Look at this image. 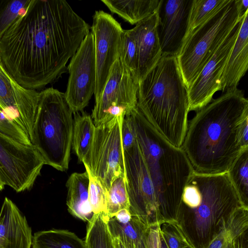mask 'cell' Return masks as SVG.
<instances>
[{
	"mask_svg": "<svg viewBox=\"0 0 248 248\" xmlns=\"http://www.w3.org/2000/svg\"><path fill=\"white\" fill-rule=\"evenodd\" d=\"M45 161L33 145H26L0 131V180L17 192L31 189Z\"/></svg>",
	"mask_w": 248,
	"mask_h": 248,
	"instance_id": "9",
	"label": "cell"
},
{
	"mask_svg": "<svg viewBox=\"0 0 248 248\" xmlns=\"http://www.w3.org/2000/svg\"><path fill=\"white\" fill-rule=\"evenodd\" d=\"M193 176L202 196L200 205L191 209L195 215V230L200 238L206 239L232 210L245 205L241 201L227 172L208 175L194 171Z\"/></svg>",
	"mask_w": 248,
	"mask_h": 248,
	"instance_id": "7",
	"label": "cell"
},
{
	"mask_svg": "<svg viewBox=\"0 0 248 248\" xmlns=\"http://www.w3.org/2000/svg\"><path fill=\"white\" fill-rule=\"evenodd\" d=\"M64 93L52 87L39 93L32 145L45 164L63 171L68 169L74 120Z\"/></svg>",
	"mask_w": 248,
	"mask_h": 248,
	"instance_id": "5",
	"label": "cell"
},
{
	"mask_svg": "<svg viewBox=\"0 0 248 248\" xmlns=\"http://www.w3.org/2000/svg\"><path fill=\"white\" fill-rule=\"evenodd\" d=\"M89 176L84 172L71 174L66 183V205L68 212L73 217L87 222L93 214L88 199Z\"/></svg>",
	"mask_w": 248,
	"mask_h": 248,
	"instance_id": "20",
	"label": "cell"
},
{
	"mask_svg": "<svg viewBox=\"0 0 248 248\" xmlns=\"http://www.w3.org/2000/svg\"><path fill=\"white\" fill-rule=\"evenodd\" d=\"M228 248H246V245L241 237L233 241Z\"/></svg>",
	"mask_w": 248,
	"mask_h": 248,
	"instance_id": "38",
	"label": "cell"
},
{
	"mask_svg": "<svg viewBox=\"0 0 248 248\" xmlns=\"http://www.w3.org/2000/svg\"><path fill=\"white\" fill-rule=\"evenodd\" d=\"M113 14H116L131 25L148 17L159 6L161 0H102Z\"/></svg>",
	"mask_w": 248,
	"mask_h": 248,
	"instance_id": "22",
	"label": "cell"
},
{
	"mask_svg": "<svg viewBox=\"0 0 248 248\" xmlns=\"http://www.w3.org/2000/svg\"><path fill=\"white\" fill-rule=\"evenodd\" d=\"M39 93L20 85L0 61V111L21 127L31 142Z\"/></svg>",
	"mask_w": 248,
	"mask_h": 248,
	"instance_id": "14",
	"label": "cell"
},
{
	"mask_svg": "<svg viewBox=\"0 0 248 248\" xmlns=\"http://www.w3.org/2000/svg\"><path fill=\"white\" fill-rule=\"evenodd\" d=\"M242 202L248 206V148L244 150L227 172Z\"/></svg>",
	"mask_w": 248,
	"mask_h": 248,
	"instance_id": "27",
	"label": "cell"
},
{
	"mask_svg": "<svg viewBox=\"0 0 248 248\" xmlns=\"http://www.w3.org/2000/svg\"><path fill=\"white\" fill-rule=\"evenodd\" d=\"M231 232L224 224L223 220L219 225V229L213 234L206 248H228L235 241Z\"/></svg>",
	"mask_w": 248,
	"mask_h": 248,
	"instance_id": "34",
	"label": "cell"
},
{
	"mask_svg": "<svg viewBox=\"0 0 248 248\" xmlns=\"http://www.w3.org/2000/svg\"><path fill=\"white\" fill-rule=\"evenodd\" d=\"M160 235L168 248H196L181 226L175 221L167 222L162 229L160 227Z\"/></svg>",
	"mask_w": 248,
	"mask_h": 248,
	"instance_id": "31",
	"label": "cell"
},
{
	"mask_svg": "<svg viewBox=\"0 0 248 248\" xmlns=\"http://www.w3.org/2000/svg\"><path fill=\"white\" fill-rule=\"evenodd\" d=\"M31 0H0V39L27 8Z\"/></svg>",
	"mask_w": 248,
	"mask_h": 248,
	"instance_id": "30",
	"label": "cell"
},
{
	"mask_svg": "<svg viewBox=\"0 0 248 248\" xmlns=\"http://www.w3.org/2000/svg\"><path fill=\"white\" fill-rule=\"evenodd\" d=\"M137 107L165 139L182 147L189 108L187 89L176 56L162 55L138 83Z\"/></svg>",
	"mask_w": 248,
	"mask_h": 248,
	"instance_id": "3",
	"label": "cell"
},
{
	"mask_svg": "<svg viewBox=\"0 0 248 248\" xmlns=\"http://www.w3.org/2000/svg\"><path fill=\"white\" fill-rule=\"evenodd\" d=\"M32 236L25 217L5 197L0 211V248H31Z\"/></svg>",
	"mask_w": 248,
	"mask_h": 248,
	"instance_id": "18",
	"label": "cell"
},
{
	"mask_svg": "<svg viewBox=\"0 0 248 248\" xmlns=\"http://www.w3.org/2000/svg\"><path fill=\"white\" fill-rule=\"evenodd\" d=\"M124 160L130 212L149 226L160 207L137 140L132 147L124 150Z\"/></svg>",
	"mask_w": 248,
	"mask_h": 248,
	"instance_id": "10",
	"label": "cell"
},
{
	"mask_svg": "<svg viewBox=\"0 0 248 248\" xmlns=\"http://www.w3.org/2000/svg\"><path fill=\"white\" fill-rule=\"evenodd\" d=\"M113 241L115 248H124L121 241L117 238L114 237Z\"/></svg>",
	"mask_w": 248,
	"mask_h": 248,
	"instance_id": "39",
	"label": "cell"
},
{
	"mask_svg": "<svg viewBox=\"0 0 248 248\" xmlns=\"http://www.w3.org/2000/svg\"><path fill=\"white\" fill-rule=\"evenodd\" d=\"M122 140L124 150L132 147L137 140L135 129L129 114L125 116L123 121Z\"/></svg>",
	"mask_w": 248,
	"mask_h": 248,
	"instance_id": "35",
	"label": "cell"
},
{
	"mask_svg": "<svg viewBox=\"0 0 248 248\" xmlns=\"http://www.w3.org/2000/svg\"><path fill=\"white\" fill-rule=\"evenodd\" d=\"M67 70L69 77L64 93L70 108L75 114L83 110L94 93L96 66L94 38L91 31L71 58Z\"/></svg>",
	"mask_w": 248,
	"mask_h": 248,
	"instance_id": "11",
	"label": "cell"
},
{
	"mask_svg": "<svg viewBox=\"0 0 248 248\" xmlns=\"http://www.w3.org/2000/svg\"><path fill=\"white\" fill-rule=\"evenodd\" d=\"M119 59L124 67L131 73L134 80L137 83V48L136 42L128 30H124L123 32L120 46Z\"/></svg>",
	"mask_w": 248,
	"mask_h": 248,
	"instance_id": "29",
	"label": "cell"
},
{
	"mask_svg": "<svg viewBox=\"0 0 248 248\" xmlns=\"http://www.w3.org/2000/svg\"><path fill=\"white\" fill-rule=\"evenodd\" d=\"M0 131L26 145H32L23 129L16 123L10 121L0 111Z\"/></svg>",
	"mask_w": 248,
	"mask_h": 248,
	"instance_id": "33",
	"label": "cell"
},
{
	"mask_svg": "<svg viewBox=\"0 0 248 248\" xmlns=\"http://www.w3.org/2000/svg\"><path fill=\"white\" fill-rule=\"evenodd\" d=\"M248 68V11L245 13L234 45L224 67L221 87L223 93L237 88Z\"/></svg>",
	"mask_w": 248,
	"mask_h": 248,
	"instance_id": "19",
	"label": "cell"
},
{
	"mask_svg": "<svg viewBox=\"0 0 248 248\" xmlns=\"http://www.w3.org/2000/svg\"><path fill=\"white\" fill-rule=\"evenodd\" d=\"M157 10L128 30L137 46L138 83L155 66L162 55L158 35Z\"/></svg>",
	"mask_w": 248,
	"mask_h": 248,
	"instance_id": "17",
	"label": "cell"
},
{
	"mask_svg": "<svg viewBox=\"0 0 248 248\" xmlns=\"http://www.w3.org/2000/svg\"><path fill=\"white\" fill-rule=\"evenodd\" d=\"M95 126L90 115L74 114L72 146L80 162L88 157L93 142Z\"/></svg>",
	"mask_w": 248,
	"mask_h": 248,
	"instance_id": "23",
	"label": "cell"
},
{
	"mask_svg": "<svg viewBox=\"0 0 248 248\" xmlns=\"http://www.w3.org/2000/svg\"><path fill=\"white\" fill-rule=\"evenodd\" d=\"M146 244L148 248H161V241L159 221L150 224L146 235Z\"/></svg>",
	"mask_w": 248,
	"mask_h": 248,
	"instance_id": "36",
	"label": "cell"
},
{
	"mask_svg": "<svg viewBox=\"0 0 248 248\" xmlns=\"http://www.w3.org/2000/svg\"><path fill=\"white\" fill-rule=\"evenodd\" d=\"M129 115L160 209L178 206L194 171L188 157L182 147L173 145L157 132L137 107Z\"/></svg>",
	"mask_w": 248,
	"mask_h": 248,
	"instance_id": "4",
	"label": "cell"
},
{
	"mask_svg": "<svg viewBox=\"0 0 248 248\" xmlns=\"http://www.w3.org/2000/svg\"><path fill=\"white\" fill-rule=\"evenodd\" d=\"M161 248H168V247L167 246L166 243H165V241L161 238Z\"/></svg>",
	"mask_w": 248,
	"mask_h": 248,
	"instance_id": "40",
	"label": "cell"
},
{
	"mask_svg": "<svg viewBox=\"0 0 248 248\" xmlns=\"http://www.w3.org/2000/svg\"><path fill=\"white\" fill-rule=\"evenodd\" d=\"M125 114L106 118L95 125L89 154L83 162L86 170L109 189L115 179L125 176L122 127Z\"/></svg>",
	"mask_w": 248,
	"mask_h": 248,
	"instance_id": "8",
	"label": "cell"
},
{
	"mask_svg": "<svg viewBox=\"0 0 248 248\" xmlns=\"http://www.w3.org/2000/svg\"><path fill=\"white\" fill-rule=\"evenodd\" d=\"M241 4V0H229L184 42L176 58L187 89L243 18Z\"/></svg>",
	"mask_w": 248,
	"mask_h": 248,
	"instance_id": "6",
	"label": "cell"
},
{
	"mask_svg": "<svg viewBox=\"0 0 248 248\" xmlns=\"http://www.w3.org/2000/svg\"><path fill=\"white\" fill-rule=\"evenodd\" d=\"M242 19L220 44L187 88L189 111L202 109L212 101L216 92L221 91L222 74L236 40Z\"/></svg>",
	"mask_w": 248,
	"mask_h": 248,
	"instance_id": "13",
	"label": "cell"
},
{
	"mask_svg": "<svg viewBox=\"0 0 248 248\" xmlns=\"http://www.w3.org/2000/svg\"><path fill=\"white\" fill-rule=\"evenodd\" d=\"M228 1L229 0H193L189 13L187 31L184 41L193 31L217 13Z\"/></svg>",
	"mask_w": 248,
	"mask_h": 248,
	"instance_id": "26",
	"label": "cell"
},
{
	"mask_svg": "<svg viewBox=\"0 0 248 248\" xmlns=\"http://www.w3.org/2000/svg\"><path fill=\"white\" fill-rule=\"evenodd\" d=\"M4 187V185L2 183L1 181L0 180V191L2 190Z\"/></svg>",
	"mask_w": 248,
	"mask_h": 248,
	"instance_id": "41",
	"label": "cell"
},
{
	"mask_svg": "<svg viewBox=\"0 0 248 248\" xmlns=\"http://www.w3.org/2000/svg\"><path fill=\"white\" fill-rule=\"evenodd\" d=\"M108 219L103 213H99L93 214L87 222L85 239L87 248H115Z\"/></svg>",
	"mask_w": 248,
	"mask_h": 248,
	"instance_id": "25",
	"label": "cell"
},
{
	"mask_svg": "<svg viewBox=\"0 0 248 248\" xmlns=\"http://www.w3.org/2000/svg\"><path fill=\"white\" fill-rule=\"evenodd\" d=\"M129 208L125 176H120L114 180L108 190L105 215L109 218L115 216L121 210H129Z\"/></svg>",
	"mask_w": 248,
	"mask_h": 248,
	"instance_id": "28",
	"label": "cell"
},
{
	"mask_svg": "<svg viewBox=\"0 0 248 248\" xmlns=\"http://www.w3.org/2000/svg\"><path fill=\"white\" fill-rule=\"evenodd\" d=\"M89 176L88 199L93 214H106L108 190L101 183L86 170Z\"/></svg>",
	"mask_w": 248,
	"mask_h": 248,
	"instance_id": "32",
	"label": "cell"
},
{
	"mask_svg": "<svg viewBox=\"0 0 248 248\" xmlns=\"http://www.w3.org/2000/svg\"><path fill=\"white\" fill-rule=\"evenodd\" d=\"M193 0H161L158 35L162 55L175 56L183 44Z\"/></svg>",
	"mask_w": 248,
	"mask_h": 248,
	"instance_id": "16",
	"label": "cell"
},
{
	"mask_svg": "<svg viewBox=\"0 0 248 248\" xmlns=\"http://www.w3.org/2000/svg\"><path fill=\"white\" fill-rule=\"evenodd\" d=\"M238 141L243 149L248 148V117L241 123L238 129Z\"/></svg>",
	"mask_w": 248,
	"mask_h": 248,
	"instance_id": "37",
	"label": "cell"
},
{
	"mask_svg": "<svg viewBox=\"0 0 248 248\" xmlns=\"http://www.w3.org/2000/svg\"><path fill=\"white\" fill-rule=\"evenodd\" d=\"M138 84L131 73L118 58L113 64L101 96L95 102L92 119L95 125L106 118V111L110 106L124 107L128 115L137 107Z\"/></svg>",
	"mask_w": 248,
	"mask_h": 248,
	"instance_id": "15",
	"label": "cell"
},
{
	"mask_svg": "<svg viewBox=\"0 0 248 248\" xmlns=\"http://www.w3.org/2000/svg\"><path fill=\"white\" fill-rule=\"evenodd\" d=\"M247 117L248 100L238 88L223 93L198 110L188 123L181 147L195 172L212 175L228 172L247 149L240 145L238 133Z\"/></svg>",
	"mask_w": 248,
	"mask_h": 248,
	"instance_id": "2",
	"label": "cell"
},
{
	"mask_svg": "<svg viewBox=\"0 0 248 248\" xmlns=\"http://www.w3.org/2000/svg\"><path fill=\"white\" fill-rule=\"evenodd\" d=\"M90 27L63 0H31L0 39V61L24 88L57 80Z\"/></svg>",
	"mask_w": 248,
	"mask_h": 248,
	"instance_id": "1",
	"label": "cell"
},
{
	"mask_svg": "<svg viewBox=\"0 0 248 248\" xmlns=\"http://www.w3.org/2000/svg\"><path fill=\"white\" fill-rule=\"evenodd\" d=\"M108 223L112 237L117 238L124 248H148L146 235L149 226L136 217L132 215L125 222L112 217L108 219Z\"/></svg>",
	"mask_w": 248,
	"mask_h": 248,
	"instance_id": "21",
	"label": "cell"
},
{
	"mask_svg": "<svg viewBox=\"0 0 248 248\" xmlns=\"http://www.w3.org/2000/svg\"><path fill=\"white\" fill-rule=\"evenodd\" d=\"M91 32L93 35L96 66L95 102L100 98L110 70L119 58L124 30L120 24L109 14L96 11L93 16Z\"/></svg>",
	"mask_w": 248,
	"mask_h": 248,
	"instance_id": "12",
	"label": "cell"
},
{
	"mask_svg": "<svg viewBox=\"0 0 248 248\" xmlns=\"http://www.w3.org/2000/svg\"><path fill=\"white\" fill-rule=\"evenodd\" d=\"M32 248H87L85 240L67 230L51 229L35 232Z\"/></svg>",
	"mask_w": 248,
	"mask_h": 248,
	"instance_id": "24",
	"label": "cell"
}]
</instances>
